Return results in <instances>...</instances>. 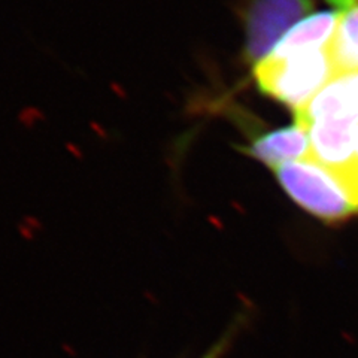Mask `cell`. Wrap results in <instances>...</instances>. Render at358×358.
I'll return each mask as SVG.
<instances>
[{
    "label": "cell",
    "instance_id": "6da1fadb",
    "mask_svg": "<svg viewBox=\"0 0 358 358\" xmlns=\"http://www.w3.org/2000/svg\"><path fill=\"white\" fill-rule=\"evenodd\" d=\"M294 117L308 130L309 159L338 176L355 196L358 73L336 76Z\"/></svg>",
    "mask_w": 358,
    "mask_h": 358
},
{
    "label": "cell",
    "instance_id": "7a4b0ae2",
    "mask_svg": "<svg viewBox=\"0 0 358 358\" xmlns=\"http://www.w3.org/2000/svg\"><path fill=\"white\" fill-rule=\"evenodd\" d=\"M257 88L296 112L336 78L327 48L287 55L268 54L252 66Z\"/></svg>",
    "mask_w": 358,
    "mask_h": 358
},
{
    "label": "cell",
    "instance_id": "3957f363",
    "mask_svg": "<svg viewBox=\"0 0 358 358\" xmlns=\"http://www.w3.org/2000/svg\"><path fill=\"white\" fill-rule=\"evenodd\" d=\"M287 196L327 226L358 217V200L341 179L312 159L291 162L275 169Z\"/></svg>",
    "mask_w": 358,
    "mask_h": 358
},
{
    "label": "cell",
    "instance_id": "277c9868",
    "mask_svg": "<svg viewBox=\"0 0 358 358\" xmlns=\"http://www.w3.org/2000/svg\"><path fill=\"white\" fill-rule=\"evenodd\" d=\"M315 0H250L245 8L243 59L252 66L266 59L284 33L310 13Z\"/></svg>",
    "mask_w": 358,
    "mask_h": 358
},
{
    "label": "cell",
    "instance_id": "5b68a950",
    "mask_svg": "<svg viewBox=\"0 0 358 358\" xmlns=\"http://www.w3.org/2000/svg\"><path fill=\"white\" fill-rule=\"evenodd\" d=\"M239 150L275 171L285 163L309 159L310 141L306 127L296 121L289 127L259 134L246 147Z\"/></svg>",
    "mask_w": 358,
    "mask_h": 358
},
{
    "label": "cell",
    "instance_id": "8992f818",
    "mask_svg": "<svg viewBox=\"0 0 358 358\" xmlns=\"http://www.w3.org/2000/svg\"><path fill=\"white\" fill-rule=\"evenodd\" d=\"M339 13H321L308 17L291 29L271 54L287 55L326 48L338 27Z\"/></svg>",
    "mask_w": 358,
    "mask_h": 358
},
{
    "label": "cell",
    "instance_id": "52a82bcc",
    "mask_svg": "<svg viewBox=\"0 0 358 358\" xmlns=\"http://www.w3.org/2000/svg\"><path fill=\"white\" fill-rule=\"evenodd\" d=\"M326 48L336 76L358 73V6L339 14L338 27Z\"/></svg>",
    "mask_w": 358,
    "mask_h": 358
},
{
    "label": "cell",
    "instance_id": "ba28073f",
    "mask_svg": "<svg viewBox=\"0 0 358 358\" xmlns=\"http://www.w3.org/2000/svg\"><path fill=\"white\" fill-rule=\"evenodd\" d=\"M248 321H250L248 312H239L236 318L231 321L229 329L220 336V339L199 358H224L226 357L233 346L234 341H236V338L241 334V331L243 330V327L246 326V322Z\"/></svg>",
    "mask_w": 358,
    "mask_h": 358
},
{
    "label": "cell",
    "instance_id": "9c48e42d",
    "mask_svg": "<svg viewBox=\"0 0 358 358\" xmlns=\"http://www.w3.org/2000/svg\"><path fill=\"white\" fill-rule=\"evenodd\" d=\"M327 2L336 8V13H346V10H350L355 6H358V0H327Z\"/></svg>",
    "mask_w": 358,
    "mask_h": 358
}]
</instances>
